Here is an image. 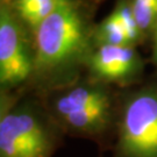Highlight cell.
Instances as JSON below:
<instances>
[{
    "label": "cell",
    "instance_id": "5b68a950",
    "mask_svg": "<svg viewBox=\"0 0 157 157\" xmlns=\"http://www.w3.org/2000/svg\"><path fill=\"white\" fill-rule=\"evenodd\" d=\"M35 72L34 54L25 39L20 22L7 5L0 10V84L11 90Z\"/></svg>",
    "mask_w": 157,
    "mask_h": 157
},
{
    "label": "cell",
    "instance_id": "7c38bea8",
    "mask_svg": "<svg viewBox=\"0 0 157 157\" xmlns=\"http://www.w3.org/2000/svg\"><path fill=\"white\" fill-rule=\"evenodd\" d=\"M148 1H152V2H157V0H148Z\"/></svg>",
    "mask_w": 157,
    "mask_h": 157
},
{
    "label": "cell",
    "instance_id": "ba28073f",
    "mask_svg": "<svg viewBox=\"0 0 157 157\" xmlns=\"http://www.w3.org/2000/svg\"><path fill=\"white\" fill-rule=\"evenodd\" d=\"M113 14L117 17L121 26L124 27V32L128 36L129 41L132 44H134L135 42H137L139 39L141 37V32L140 27L137 25V21L135 19L134 12L130 5V1L129 0H122L120 1L115 10L112 12Z\"/></svg>",
    "mask_w": 157,
    "mask_h": 157
},
{
    "label": "cell",
    "instance_id": "3957f363",
    "mask_svg": "<svg viewBox=\"0 0 157 157\" xmlns=\"http://www.w3.org/2000/svg\"><path fill=\"white\" fill-rule=\"evenodd\" d=\"M55 148L50 124L33 104L1 105L0 157H51Z\"/></svg>",
    "mask_w": 157,
    "mask_h": 157
},
{
    "label": "cell",
    "instance_id": "30bf717a",
    "mask_svg": "<svg viewBox=\"0 0 157 157\" xmlns=\"http://www.w3.org/2000/svg\"><path fill=\"white\" fill-rule=\"evenodd\" d=\"M50 0H14V8L17 11V15L22 14L23 12L28 11L35 6L42 5Z\"/></svg>",
    "mask_w": 157,
    "mask_h": 157
},
{
    "label": "cell",
    "instance_id": "9c48e42d",
    "mask_svg": "<svg viewBox=\"0 0 157 157\" xmlns=\"http://www.w3.org/2000/svg\"><path fill=\"white\" fill-rule=\"evenodd\" d=\"M135 19L141 32L144 33L154 29L157 22V2L148 0H129Z\"/></svg>",
    "mask_w": 157,
    "mask_h": 157
},
{
    "label": "cell",
    "instance_id": "6da1fadb",
    "mask_svg": "<svg viewBox=\"0 0 157 157\" xmlns=\"http://www.w3.org/2000/svg\"><path fill=\"white\" fill-rule=\"evenodd\" d=\"M34 33V65L40 73L67 67L79 59L87 45L86 23L73 0H62Z\"/></svg>",
    "mask_w": 157,
    "mask_h": 157
},
{
    "label": "cell",
    "instance_id": "277c9868",
    "mask_svg": "<svg viewBox=\"0 0 157 157\" xmlns=\"http://www.w3.org/2000/svg\"><path fill=\"white\" fill-rule=\"evenodd\" d=\"M117 157H157V87L147 86L126 98L118 121Z\"/></svg>",
    "mask_w": 157,
    "mask_h": 157
},
{
    "label": "cell",
    "instance_id": "8fae6325",
    "mask_svg": "<svg viewBox=\"0 0 157 157\" xmlns=\"http://www.w3.org/2000/svg\"><path fill=\"white\" fill-rule=\"evenodd\" d=\"M154 59L157 63V22L154 27Z\"/></svg>",
    "mask_w": 157,
    "mask_h": 157
},
{
    "label": "cell",
    "instance_id": "52a82bcc",
    "mask_svg": "<svg viewBox=\"0 0 157 157\" xmlns=\"http://www.w3.org/2000/svg\"><path fill=\"white\" fill-rule=\"evenodd\" d=\"M95 37L99 45H133L117 17L111 13L98 26Z\"/></svg>",
    "mask_w": 157,
    "mask_h": 157
},
{
    "label": "cell",
    "instance_id": "8992f818",
    "mask_svg": "<svg viewBox=\"0 0 157 157\" xmlns=\"http://www.w3.org/2000/svg\"><path fill=\"white\" fill-rule=\"evenodd\" d=\"M89 64L95 78L112 83L128 82L141 70L140 57L133 45H98Z\"/></svg>",
    "mask_w": 157,
    "mask_h": 157
},
{
    "label": "cell",
    "instance_id": "7a4b0ae2",
    "mask_svg": "<svg viewBox=\"0 0 157 157\" xmlns=\"http://www.w3.org/2000/svg\"><path fill=\"white\" fill-rule=\"evenodd\" d=\"M50 104L57 122L75 134L99 136L112 124V95L102 85L71 86L58 92Z\"/></svg>",
    "mask_w": 157,
    "mask_h": 157
}]
</instances>
